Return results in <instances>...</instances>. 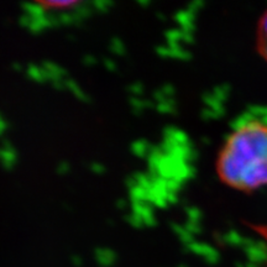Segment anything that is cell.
<instances>
[{
    "instance_id": "obj_2",
    "label": "cell",
    "mask_w": 267,
    "mask_h": 267,
    "mask_svg": "<svg viewBox=\"0 0 267 267\" xmlns=\"http://www.w3.org/2000/svg\"><path fill=\"white\" fill-rule=\"evenodd\" d=\"M256 44L260 56L267 62V10L260 17L257 24Z\"/></svg>"
},
{
    "instance_id": "obj_1",
    "label": "cell",
    "mask_w": 267,
    "mask_h": 267,
    "mask_svg": "<svg viewBox=\"0 0 267 267\" xmlns=\"http://www.w3.org/2000/svg\"><path fill=\"white\" fill-rule=\"evenodd\" d=\"M217 173L227 187L252 192L267 185V124L250 120L229 134L217 157Z\"/></svg>"
}]
</instances>
